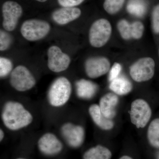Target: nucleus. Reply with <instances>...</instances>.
<instances>
[{"label":"nucleus","mask_w":159,"mask_h":159,"mask_svg":"<svg viewBox=\"0 0 159 159\" xmlns=\"http://www.w3.org/2000/svg\"><path fill=\"white\" fill-rule=\"evenodd\" d=\"M111 152L108 148L101 145L92 147L84 152L83 159H111Z\"/></svg>","instance_id":"nucleus-19"},{"label":"nucleus","mask_w":159,"mask_h":159,"mask_svg":"<svg viewBox=\"0 0 159 159\" xmlns=\"http://www.w3.org/2000/svg\"><path fill=\"white\" fill-rule=\"evenodd\" d=\"M152 26L154 31L159 34V5L156 6L152 11Z\"/></svg>","instance_id":"nucleus-25"},{"label":"nucleus","mask_w":159,"mask_h":159,"mask_svg":"<svg viewBox=\"0 0 159 159\" xmlns=\"http://www.w3.org/2000/svg\"><path fill=\"white\" fill-rule=\"evenodd\" d=\"M110 66V62L106 57H90L85 62V72L90 78H97L106 74L109 70Z\"/></svg>","instance_id":"nucleus-11"},{"label":"nucleus","mask_w":159,"mask_h":159,"mask_svg":"<svg viewBox=\"0 0 159 159\" xmlns=\"http://www.w3.org/2000/svg\"><path fill=\"white\" fill-rule=\"evenodd\" d=\"M126 9L130 14L142 17L146 11V4L143 0H129Z\"/></svg>","instance_id":"nucleus-21"},{"label":"nucleus","mask_w":159,"mask_h":159,"mask_svg":"<svg viewBox=\"0 0 159 159\" xmlns=\"http://www.w3.org/2000/svg\"><path fill=\"white\" fill-rule=\"evenodd\" d=\"M50 30L51 26L46 21L31 19L23 23L20 32L26 39L30 41H35L46 37Z\"/></svg>","instance_id":"nucleus-4"},{"label":"nucleus","mask_w":159,"mask_h":159,"mask_svg":"<svg viewBox=\"0 0 159 159\" xmlns=\"http://www.w3.org/2000/svg\"><path fill=\"white\" fill-rule=\"evenodd\" d=\"M12 43V38L7 32L1 30L0 31V50L5 51L9 48Z\"/></svg>","instance_id":"nucleus-24"},{"label":"nucleus","mask_w":159,"mask_h":159,"mask_svg":"<svg viewBox=\"0 0 159 159\" xmlns=\"http://www.w3.org/2000/svg\"><path fill=\"white\" fill-rule=\"evenodd\" d=\"M81 15V11L76 7H63L52 13L53 20L59 25H65L77 19Z\"/></svg>","instance_id":"nucleus-14"},{"label":"nucleus","mask_w":159,"mask_h":159,"mask_svg":"<svg viewBox=\"0 0 159 159\" xmlns=\"http://www.w3.org/2000/svg\"><path fill=\"white\" fill-rule=\"evenodd\" d=\"M111 26L108 20L100 19L91 26L89 33V41L91 46L96 48L105 45L110 38Z\"/></svg>","instance_id":"nucleus-3"},{"label":"nucleus","mask_w":159,"mask_h":159,"mask_svg":"<svg viewBox=\"0 0 159 159\" xmlns=\"http://www.w3.org/2000/svg\"><path fill=\"white\" fill-rule=\"evenodd\" d=\"M119 102V98L113 93H108L102 97L99 106L103 116L111 119L116 116V107Z\"/></svg>","instance_id":"nucleus-15"},{"label":"nucleus","mask_w":159,"mask_h":159,"mask_svg":"<svg viewBox=\"0 0 159 159\" xmlns=\"http://www.w3.org/2000/svg\"><path fill=\"white\" fill-rule=\"evenodd\" d=\"M72 93L70 80L65 77H58L52 83L48 94L50 105L54 107L63 106L69 101Z\"/></svg>","instance_id":"nucleus-2"},{"label":"nucleus","mask_w":159,"mask_h":159,"mask_svg":"<svg viewBox=\"0 0 159 159\" xmlns=\"http://www.w3.org/2000/svg\"><path fill=\"white\" fill-rule=\"evenodd\" d=\"M2 119L6 128L11 130H19L26 127L33 121V116L19 102L9 101L5 103Z\"/></svg>","instance_id":"nucleus-1"},{"label":"nucleus","mask_w":159,"mask_h":159,"mask_svg":"<svg viewBox=\"0 0 159 159\" xmlns=\"http://www.w3.org/2000/svg\"><path fill=\"white\" fill-rule=\"evenodd\" d=\"M61 131L66 142L72 148H79L84 142L85 132L81 125L66 122L61 126Z\"/></svg>","instance_id":"nucleus-10"},{"label":"nucleus","mask_w":159,"mask_h":159,"mask_svg":"<svg viewBox=\"0 0 159 159\" xmlns=\"http://www.w3.org/2000/svg\"><path fill=\"white\" fill-rule=\"evenodd\" d=\"M129 115L131 121L134 125L138 128H144L151 117V109L145 100L136 99L131 105Z\"/></svg>","instance_id":"nucleus-7"},{"label":"nucleus","mask_w":159,"mask_h":159,"mask_svg":"<svg viewBox=\"0 0 159 159\" xmlns=\"http://www.w3.org/2000/svg\"></svg>","instance_id":"nucleus-32"},{"label":"nucleus","mask_w":159,"mask_h":159,"mask_svg":"<svg viewBox=\"0 0 159 159\" xmlns=\"http://www.w3.org/2000/svg\"><path fill=\"white\" fill-rule=\"evenodd\" d=\"M147 137L151 146L159 148V119H155L151 122L148 126Z\"/></svg>","instance_id":"nucleus-20"},{"label":"nucleus","mask_w":159,"mask_h":159,"mask_svg":"<svg viewBox=\"0 0 159 159\" xmlns=\"http://www.w3.org/2000/svg\"><path fill=\"white\" fill-rule=\"evenodd\" d=\"M125 0H105L103 8L109 14H116L122 9Z\"/></svg>","instance_id":"nucleus-22"},{"label":"nucleus","mask_w":159,"mask_h":159,"mask_svg":"<svg viewBox=\"0 0 159 159\" xmlns=\"http://www.w3.org/2000/svg\"><path fill=\"white\" fill-rule=\"evenodd\" d=\"M122 70V66L119 63L116 62L114 64L109 75V80L112 81L114 80L119 77V74Z\"/></svg>","instance_id":"nucleus-26"},{"label":"nucleus","mask_w":159,"mask_h":159,"mask_svg":"<svg viewBox=\"0 0 159 159\" xmlns=\"http://www.w3.org/2000/svg\"><path fill=\"white\" fill-rule=\"evenodd\" d=\"M155 66L154 61L151 57L140 58L131 66L129 69L131 77L138 82L148 81L153 77Z\"/></svg>","instance_id":"nucleus-6"},{"label":"nucleus","mask_w":159,"mask_h":159,"mask_svg":"<svg viewBox=\"0 0 159 159\" xmlns=\"http://www.w3.org/2000/svg\"><path fill=\"white\" fill-rule=\"evenodd\" d=\"M25 159L22 158H18V159Z\"/></svg>","instance_id":"nucleus-31"},{"label":"nucleus","mask_w":159,"mask_h":159,"mask_svg":"<svg viewBox=\"0 0 159 159\" xmlns=\"http://www.w3.org/2000/svg\"><path fill=\"white\" fill-rule=\"evenodd\" d=\"M3 20L2 26L8 31H13L16 28L19 19L23 13L21 6L13 1H7L2 8Z\"/></svg>","instance_id":"nucleus-8"},{"label":"nucleus","mask_w":159,"mask_h":159,"mask_svg":"<svg viewBox=\"0 0 159 159\" xmlns=\"http://www.w3.org/2000/svg\"><path fill=\"white\" fill-rule=\"evenodd\" d=\"M76 93L79 98L90 99L95 96L98 89L96 84L85 79H80L76 83Z\"/></svg>","instance_id":"nucleus-17"},{"label":"nucleus","mask_w":159,"mask_h":159,"mask_svg":"<svg viewBox=\"0 0 159 159\" xmlns=\"http://www.w3.org/2000/svg\"><path fill=\"white\" fill-rule=\"evenodd\" d=\"M117 28L123 39H139L142 38L144 32V26L140 21L130 23L126 20H120L117 24Z\"/></svg>","instance_id":"nucleus-13"},{"label":"nucleus","mask_w":159,"mask_h":159,"mask_svg":"<svg viewBox=\"0 0 159 159\" xmlns=\"http://www.w3.org/2000/svg\"><path fill=\"white\" fill-rule=\"evenodd\" d=\"M40 151L48 156L56 155L63 149V145L56 136L51 133L44 134L38 142Z\"/></svg>","instance_id":"nucleus-12"},{"label":"nucleus","mask_w":159,"mask_h":159,"mask_svg":"<svg viewBox=\"0 0 159 159\" xmlns=\"http://www.w3.org/2000/svg\"><path fill=\"white\" fill-rule=\"evenodd\" d=\"M60 6L63 7H74L80 5L84 0H57Z\"/></svg>","instance_id":"nucleus-27"},{"label":"nucleus","mask_w":159,"mask_h":159,"mask_svg":"<svg viewBox=\"0 0 159 159\" xmlns=\"http://www.w3.org/2000/svg\"><path fill=\"white\" fill-rule=\"evenodd\" d=\"M35 1H37L38 2H45L47 0H35Z\"/></svg>","instance_id":"nucleus-30"},{"label":"nucleus","mask_w":159,"mask_h":159,"mask_svg":"<svg viewBox=\"0 0 159 159\" xmlns=\"http://www.w3.org/2000/svg\"><path fill=\"white\" fill-rule=\"evenodd\" d=\"M4 137H5V133H4L2 129H1V130H0V141L1 142L2 141Z\"/></svg>","instance_id":"nucleus-28"},{"label":"nucleus","mask_w":159,"mask_h":159,"mask_svg":"<svg viewBox=\"0 0 159 159\" xmlns=\"http://www.w3.org/2000/svg\"><path fill=\"white\" fill-rule=\"evenodd\" d=\"M110 89L117 95H125L129 93L133 89L130 81L124 77H118L111 81Z\"/></svg>","instance_id":"nucleus-18"},{"label":"nucleus","mask_w":159,"mask_h":159,"mask_svg":"<svg viewBox=\"0 0 159 159\" xmlns=\"http://www.w3.org/2000/svg\"><path fill=\"white\" fill-rule=\"evenodd\" d=\"M48 67L52 72L60 73L69 67L71 60L70 56L63 53L59 47L51 46L48 51Z\"/></svg>","instance_id":"nucleus-9"},{"label":"nucleus","mask_w":159,"mask_h":159,"mask_svg":"<svg viewBox=\"0 0 159 159\" xmlns=\"http://www.w3.org/2000/svg\"><path fill=\"white\" fill-rule=\"evenodd\" d=\"M10 84L19 92H25L33 88L36 80L29 69L25 66H17L11 72Z\"/></svg>","instance_id":"nucleus-5"},{"label":"nucleus","mask_w":159,"mask_h":159,"mask_svg":"<svg viewBox=\"0 0 159 159\" xmlns=\"http://www.w3.org/2000/svg\"><path fill=\"white\" fill-rule=\"evenodd\" d=\"M89 113L94 123L103 130H110L113 128L114 122L111 119L106 118L102 114L99 105L92 104L89 108Z\"/></svg>","instance_id":"nucleus-16"},{"label":"nucleus","mask_w":159,"mask_h":159,"mask_svg":"<svg viewBox=\"0 0 159 159\" xmlns=\"http://www.w3.org/2000/svg\"><path fill=\"white\" fill-rule=\"evenodd\" d=\"M13 68L11 61L6 57H0V77L4 78L11 74Z\"/></svg>","instance_id":"nucleus-23"},{"label":"nucleus","mask_w":159,"mask_h":159,"mask_svg":"<svg viewBox=\"0 0 159 159\" xmlns=\"http://www.w3.org/2000/svg\"><path fill=\"white\" fill-rule=\"evenodd\" d=\"M119 159H133L131 157H130L128 156H123L121 157Z\"/></svg>","instance_id":"nucleus-29"}]
</instances>
